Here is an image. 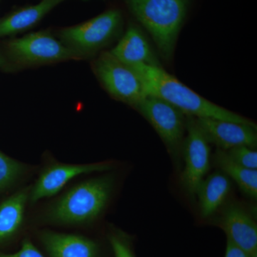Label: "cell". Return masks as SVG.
Listing matches in <instances>:
<instances>
[{
	"instance_id": "cell-1",
	"label": "cell",
	"mask_w": 257,
	"mask_h": 257,
	"mask_svg": "<svg viewBox=\"0 0 257 257\" xmlns=\"http://www.w3.org/2000/svg\"><path fill=\"white\" fill-rule=\"evenodd\" d=\"M114 188L115 177L111 174L86 179L49 203L37 219L40 224L53 226H89L104 214Z\"/></svg>"
},
{
	"instance_id": "cell-2",
	"label": "cell",
	"mask_w": 257,
	"mask_h": 257,
	"mask_svg": "<svg viewBox=\"0 0 257 257\" xmlns=\"http://www.w3.org/2000/svg\"><path fill=\"white\" fill-rule=\"evenodd\" d=\"M130 67L138 76L147 94L163 99L187 116L254 124L251 120L199 95L161 66L139 64Z\"/></svg>"
},
{
	"instance_id": "cell-3",
	"label": "cell",
	"mask_w": 257,
	"mask_h": 257,
	"mask_svg": "<svg viewBox=\"0 0 257 257\" xmlns=\"http://www.w3.org/2000/svg\"><path fill=\"white\" fill-rule=\"evenodd\" d=\"M139 23L151 35L165 60L173 57L191 0H124Z\"/></svg>"
},
{
	"instance_id": "cell-4",
	"label": "cell",
	"mask_w": 257,
	"mask_h": 257,
	"mask_svg": "<svg viewBox=\"0 0 257 257\" xmlns=\"http://www.w3.org/2000/svg\"><path fill=\"white\" fill-rule=\"evenodd\" d=\"M0 58L13 69L78 59L47 31L34 32L10 40L4 45Z\"/></svg>"
},
{
	"instance_id": "cell-5",
	"label": "cell",
	"mask_w": 257,
	"mask_h": 257,
	"mask_svg": "<svg viewBox=\"0 0 257 257\" xmlns=\"http://www.w3.org/2000/svg\"><path fill=\"white\" fill-rule=\"evenodd\" d=\"M122 25L121 12L111 9L80 25L62 29L58 37L77 58L82 59L95 55L110 44Z\"/></svg>"
},
{
	"instance_id": "cell-6",
	"label": "cell",
	"mask_w": 257,
	"mask_h": 257,
	"mask_svg": "<svg viewBox=\"0 0 257 257\" xmlns=\"http://www.w3.org/2000/svg\"><path fill=\"white\" fill-rule=\"evenodd\" d=\"M93 69L106 92L134 109L147 95L137 74L111 52H101L94 61Z\"/></svg>"
},
{
	"instance_id": "cell-7",
	"label": "cell",
	"mask_w": 257,
	"mask_h": 257,
	"mask_svg": "<svg viewBox=\"0 0 257 257\" xmlns=\"http://www.w3.org/2000/svg\"><path fill=\"white\" fill-rule=\"evenodd\" d=\"M116 163L112 161L90 164H66L53 158L46 160L39 172L35 183L30 185V204L54 197L79 176L94 172H109L114 170Z\"/></svg>"
},
{
	"instance_id": "cell-8",
	"label": "cell",
	"mask_w": 257,
	"mask_h": 257,
	"mask_svg": "<svg viewBox=\"0 0 257 257\" xmlns=\"http://www.w3.org/2000/svg\"><path fill=\"white\" fill-rule=\"evenodd\" d=\"M135 109L153 126L170 155L177 156L183 145L187 126L185 114L170 103L150 94Z\"/></svg>"
},
{
	"instance_id": "cell-9",
	"label": "cell",
	"mask_w": 257,
	"mask_h": 257,
	"mask_svg": "<svg viewBox=\"0 0 257 257\" xmlns=\"http://www.w3.org/2000/svg\"><path fill=\"white\" fill-rule=\"evenodd\" d=\"M186 131L187 137L182 145L184 167L181 181L189 195L194 197L210 168V143L198 126L194 116H187Z\"/></svg>"
},
{
	"instance_id": "cell-10",
	"label": "cell",
	"mask_w": 257,
	"mask_h": 257,
	"mask_svg": "<svg viewBox=\"0 0 257 257\" xmlns=\"http://www.w3.org/2000/svg\"><path fill=\"white\" fill-rule=\"evenodd\" d=\"M198 126L209 143L219 150H229L246 146L255 148L257 145L256 124H243L211 118H196Z\"/></svg>"
},
{
	"instance_id": "cell-11",
	"label": "cell",
	"mask_w": 257,
	"mask_h": 257,
	"mask_svg": "<svg viewBox=\"0 0 257 257\" xmlns=\"http://www.w3.org/2000/svg\"><path fill=\"white\" fill-rule=\"evenodd\" d=\"M224 231L227 241L250 256L257 254V225L243 206L231 203L224 208L216 222Z\"/></svg>"
},
{
	"instance_id": "cell-12",
	"label": "cell",
	"mask_w": 257,
	"mask_h": 257,
	"mask_svg": "<svg viewBox=\"0 0 257 257\" xmlns=\"http://www.w3.org/2000/svg\"><path fill=\"white\" fill-rule=\"evenodd\" d=\"M37 236L50 257H100L99 243L84 235L43 229Z\"/></svg>"
},
{
	"instance_id": "cell-13",
	"label": "cell",
	"mask_w": 257,
	"mask_h": 257,
	"mask_svg": "<svg viewBox=\"0 0 257 257\" xmlns=\"http://www.w3.org/2000/svg\"><path fill=\"white\" fill-rule=\"evenodd\" d=\"M30 190V185L22 187L0 202V246L13 241L25 228Z\"/></svg>"
},
{
	"instance_id": "cell-14",
	"label": "cell",
	"mask_w": 257,
	"mask_h": 257,
	"mask_svg": "<svg viewBox=\"0 0 257 257\" xmlns=\"http://www.w3.org/2000/svg\"><path fill=\"white\" fill-rule=\"evenodd\" d=\"M111 54L128 67L139 64L160 66L146 35L138 25L131 24Z\"/></svg>"
},
{
	"instance_id": "cell-15",
	"label": "cell",
	"mask_w": 257,
	"mask_h": 257,
	"mask_svg": "<svg viewBox=\"0 0 257 257\" xmlns=\"http://www.w3.org/2000/svg\"><path fill=\"white\" fill-rule=\"evenodd\" d=\"M66 0H42L38 4L13 12L0 20V37L15 35L35 27L49 13Z\"/></svg>"
},
{
	"instance_id": "cell-16",
	"label": "cell",
	"mask_w": 257,
	"mask_h": 257,
	"mask_svg": "<svg viewBox=\"0 0 257 257\" xmlns=\"http://www.w3.org/2000/svg\"><path fill=\"white\" fill-rule=\"evenodd\" d=\"M230 190V179L223 172H214L205 177L196 194L199 197L201 218L206 219L212 216L222 205Z\"/></svg>"
},
{
	"instance_id": "cell-17",
	"label": "cell",
	"mask_w": 257,
	"mask_h": 257,
	"mask_svg": "<svg viewBox=\"0 0 257 257\" xmlns=\"http://www.w3.org/2000/svg\"><path fill=\"white\" fill-rule=\"evenodd\" d=\"M214 160L221 172L237 184L248 197H257V170H250L234 162L224 150L217 149Z\"/></svg>"
},
{
	"instance_id": "cell-18",
	"label": "cell",
	"mask_w": 257,
	"mask_h": 257,
	"mask_svg": "<svg viewBox=\"0 0 257 257\" xmlns=\"http://www.w3.org/2000/svg\"><path fill=\"white\" fill-rule=\"evenodd\" d=\"M37 167L11 158L0 151V197L18 187Z\"/></svg>"
},
{
	"instance_id": "cell-19",
	"label": "cell",
	"mask_w": 257,
	"mask_h": 257,
	"mask_svg": "<svg viewBox=\"0 0 257 257\" xmlns=\"http://www.w3.org/2000/svg\"><path fill=\"white\" fill-rule=\"evenodd\" d=\"M106 236L114 257H137L134 251L133 238L127 233L110 225Z\"/></svg>"
},
{
	"instance_id": "cell-20",
	"label": "cell",
	"mask_w": 257,
	"mask_h": 257,
	"mask_svg": "<svg viewBox=\"0 0 257 257\" xmlns=\"http://www.w3.org/2000/svg\"><path fill=\"white\" fill-rule=\"evenodd\" d=\"M230 158L238 165L250 170L257 169V152L252 147L241 146L226 150Z\"/></svg>"
},
{
	"instance_id": "cell-21",
	"label": "cell",
	"mask_w": 257,
	"mask_h": 257,
	"mask_svg": "<svg viewBox=\"0 0 257 257\" xmlns=\"http://www.w3.org/2000/svg\"><path fill=\"white\" fill-rule=\"evenodd\" d=\"M0 257H46L34 244L32 240L25 238L21 243V247L16 252L7 253L0 251Z\"/></svg>"
},
{
	"instance_id": "cell-22",
	"label": "cell",
	"mask_w": 257,
	"mask_h": 257,
	"mask_svg": "<svg viewBox=\"0 0 257 257\" xmlns=\"http://www.w3.org/2000/svg\"><path fill=\"white\" fill-rule=\"evenodd\" d=\"M256 255V254H255ZM254 256V255H253ZM247 253L243 251L241 248L234 246L233 243L227 241L226 242V251H225L224 257H252Z\"/></svg>"
},
{
	"instance_id": "cell-23",
	"label": "cell",
	"mask_w": 257,
	"mask_h": 257,
	"mask_svg": "<svg viewBox=\"0 0 257 257\" xmlns=\"http://www.w3.org/2000/svg\"><path fill=\"white\" fill-rule=\"evenodd\" d=\"M252 257H257V254L254 255V256H253Z\"/></svg>"
}]
</instances>
